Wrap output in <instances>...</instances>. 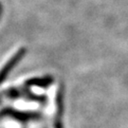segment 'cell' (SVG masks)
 <instances>
[{
    "mask_svg": "<svg viewBox=\"0 0 128 128\" xmlns=\"http://www.w3.org/2000/svg\"><path fill=\"white\" fill-rule=\"evenodd\" d=\"M25 53H26V48H19L18 50L14 54V56L5 64V66L2 68V69L0 70V84L4 82L5 79L8 76V74L12 70V68H14V66L21 60V58L25 55Z\"/></svg>",
    "mask_w": 128,
    "mask_h": 128,
    "instance_id": "obj_1",
    "label": "cell"
},
{
    "mask_svg": "<svg viewBox=\"0 0 128 128\" xmlns=\"http://www.w3.org/2000/svg\"><path fill=\"white\" fill-rule=\"evenodd\" d=\"M53 82V78L50 76L42 78H32L26 82V86H39V87H46L51 84Z\"/></svg>",
    "mask_w": 128,
    "mask_h": 128,
    "instance_id": "obj_3",
    "label": "cell"
},
{
    "mask_svg": "<svg viewBox=\"0 0 128 128\" xmlns=\"http://www.w3.org/2000/svg\"><path fill=\"white\" fill-rule=\"evenodd\" d=\"M3 116H9L10 118H14L21 122H26V120H34L40 118V115L38 113H30V112H20V111H16L12 108H7L4 109L2 112H0V117Z\"/></svg>",
    "mask_w": 128,
    "mask_h": 128,
    "instance_id": "obj_2",
    "label": "cell"
},
{
    "mask_svg": "<svg viewBox=\"0 0 128 128\" xmlns=\"http://www.w3.org/2000/svg\"><path fill=\"white\" fill-rule=\"evenodd\" d=\"M61 116H62V115L57 114V117H56L55 122H54V128H64V125H63V122H62V119H61Z\"/></svg>",
    "mask_w": 128,
    "mask_h": 128,
    "instance_id": "obj_4",
    "label": "cell"
}]
</instances>
